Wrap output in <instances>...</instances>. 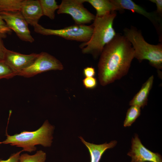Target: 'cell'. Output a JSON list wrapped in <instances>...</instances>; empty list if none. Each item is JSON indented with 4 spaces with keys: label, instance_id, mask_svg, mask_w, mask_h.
Returning a JSON list of instances; mask_svg holds the SVG:
<instances>
[{
    "label": "cell",
    "instance_id": "7402d4cb",
    "mask_svg": "<svg viewBox=\"0 0 162 162\" xmlns=\"http://www.w3.org/2000/svg\"><path fill=\"white\" fill-rule=\"evenodd\" d=\"M82 82L85 87L88 89L94 88L97 85L96 79L94 77H86L83 80Z\"/></svg>",
    "mask_w": 162,
    "mask_h": 162
},
{
    "label": "cell",
    "instance_id": "52a82bcc",
    "mask_svg": "<svg viewBox=\"0 0 162 162\" xmlns=\"http://www.w3.org/2000/svg\"><path fill=\"white\" fill-rule=\"evenodd\" d=\"M84 0H62L59 5L57 13L70 15L76 25L90 23L94 21L95 16L84 7Z\"/></svg>",
    "mask_w": 162,
    "mask_h": 162
},
{
    "label": "cell",
    "instance_id": "9c48e42d",
    "mask_svg": "<svg viewBox=\"0 0 162 162\" xmlns=\"http://www.w3.org/2000/svg\"><path fill=\"white\" fill-rule=\"evenodd\" d=\"M127 155L131 158L132 162H162L161 155L146 148L142 143L137 134L132 138L131 149Z\"/></svg>",
    "mask_w": 162,
    "mask_h": 162
},
{
    "label": "cell",
    "instance_id": "484cf974",
    "mask_svg": "<svg viewBox=\"0 0 162 162\" xmlns=\"http://www.w3.org/2000/svg\"><path fill=\"white\" fill-rule=\"evenodd\" d=\"M151 2L155 4L157 6V13L162 16V0H150Z\"/></svg>",
    "mask_w": 162,
    "mask_h": 162
},
{
    "label": "cell",
    "instance_id": "4316f807",
    "mask_svg": "<svg viewBox=\"0 0 162 162\" xmlns=\"http://www.w3.org/2000/svg\"><path fill=\"white\" fill-rule=\"evenodd\" d=\"M2 144L1 142H0V144Z\"/></svg>",
    "mask_w": 162,
    "mask_h": 162
},
{
    "label": "cell",
    "instance_id": "5b68a950",
    "mask_svg": "<svg viewBox=\"0 0 162 162\" xmlns=\"http://www.w3.org/2000/svg\"><path fill=\"white\" fill-rule=\"evenodd\" d=\"M34 28L36 32L43 35H56L82 43L89 40L93 30V24L90 26L75 24L62 29H53L46 28L38 23Z\"/></svg>",
    "mask_w": 162,
    "mask_h": 162
},
{
    "label": "cell",
    "instance_id": "83f0119b",
    "mask_svg": "<svg viewBox=\"0 0 162 162\" xmlns=\"http://www.w3.org/2000/svg\"><path fill=\"white\" fill-rule=\"evenodd\" d=\"M130 162H132L131 161Z\"/></svg>",
    "mask_w": 162,
    "mask_h": 162
},
{
    "label": "cell",
    "instance_id": "8fae6325",
    "mask_svg": "<svg viewBox=\"0 0 162 162\" xmlns=\"http://www.w3.org/2000/svg\"><path fill=\"white\" fill-rule=\"evenodd\" d=\"M112 2L120 10L127 9L133 12L136 13L143 16L149 20L159 32L161 31L162 22L161 18L158 14L154 12H149L142 7L137 5L131 0H111Z\"/></svg>",
    "mask_w": 162,
    "mask_h": 162
},
{
    "label": "cell",
    "instance_id": "9a60e30c",
    "mask_svg": "<svg viewBox=\"0 0 162 162\" xmlns=\"http://www.w3.org/2000/svg\"><path fill=\"white\" fill-rule=\"evenodd\" d=\"M84 1L89 3L95 9V16L97 17H102L116 10H120L111 0H84Z\"/></svg>",
    "mask_w": 162,
    "mask_h": 162
},
{
    "label": "cell",
    "instance_id": "ffe728a7",
    "mask_svg": "<svg viewBox=\"0 0 162 162\" xmlns=\"http://www.w3.org/2000/svg\"><path fill=\"white\" fill-rule=\"evenodd\" d=\"M16 76L4 60H0V80L11 79Z\"/></svg>",
    "mask_w": 162,
    "mask_h": 162
},
{
    "label": "cell",
    "instance_id": "8992f818",
    "mask_svg": "<svg viewBox=\"0 0 162 162\" xmlns=\"http://www.w3.org/2000/svg\"><path fill=\"white\" fill-rule=\"evenodd\" d=\"M63 68L62 64L55 57L46 52H42L30 65L20 71L17 76L29 78L44 72Z\"/></svg>",
    "mask_w": 162,
    "mask_h": 162
},
{
    "label": "cell",
    "instance_id": "7a4b0ae2",
    "mask_svg": "<svg viewBox=\"0 0 162 162\" xmlns=\"http://www.w3.org/2000/svg\"><path fill=\"white\" fill-rule=\"evenodd\" d=\"M116 16L115 11L102 17L95 16L92 24L93 30L90 39L79 46L83 53L91 54L94 57L101 54L104 46L116 34L113 27Z\"/></svg>",
    "mask_w": 162,
    "mask_h": 162
},
{
    "label": "cell",
    "instance_id": "3957f363",
    "mask_svg": "<svg viewBox=\"0 0 162 162\" xmlns=\"http://www.w3.org/2000/svg\"><path fill=\"white\" fill-rule=\"evenodd\" d=\"M54 129V127L46 120L39 129L34 131H24L13 135H10L6 132V138L1 143L21 147L23 148L22 151L31 152L36 150L37 145L50 146Z\"/></svg>",
    "mask_w": 162,
    "mask_h": 162
},
{
    "label": "cell",
    "instance_id": "44dd1931",
    "mask_svg": "<svg viewBox=\"0 0 162 162\" xmlns=\"http://www.w3.org/2000/svg\"><path fill=\"white\" fill-rule=\"evenodd\" d=\"M12 32L0 15V36L5 38L7 34H10Z\"/></svg>",
    "mask_w": 162,
    "mask_h": 162
},
{
    "label": "cell",
    "instance_id": "5bb4252c",
    "mask_svg": "<svg viewBox=\"0 0 162 162\" xmlns=\"http://www.w3.org/2000/svg\"><path fill=\"white\" fill-rule=\"evenodd\" d=\"M154 77L151 76L143 84L138 92L130 101L129 105L136 106L140 108H143L147 104L150 92L152 86Z\"/></svg>",
    "mask_w": 162,
    "mask_h": 162
},
{
    "label": "cell",
    "instance_id": "6da1fadb",
    "mask_svg": "<svg viewBox=\"0 0 162 162\" xmlns=\"http://www.w3.org/2000/svg\"><path fill=\"white\" fill-rule=\"evenodd\" d=\"M100 55L98 64V78L103 86L125 75L134 58L130 42L124 35L117 34L106 45Z\"/></svg>",
    "mask_w": 162,
    "mask_h": 162
},
{
    "label": "cell",
    "instance_id": "7c38bea8",
    "mask_svg": "<svg viewBox=\"0 0 162 162\" xmlns=\"http://www.w3.org/2000/svg\"><path fill=\"white\" fill-rule=\"evenodd\" d=\"M28 24L34 27L43 16L39 0H25L20 11Z\"/></svg>",
    "mask_w": 162,
    "mask_h": 162
},
{
    "label": "cell",
    "instance_id": "e0dca14e",
    "mask_svg": "<svg viewBox=\"0 0 162 162\" xmlns=\"http://www.w3.org/2000/svg\"><path fill=\"white\" fill-rule=\"evenodd\" d=\"M25 0H0V12L20 11Z\"/></svg>",
    "mask_w": 162,
    "mask_h": 162
},
{
    "label": "cell",
    "instance_id": "d4e9b609",
    "mask_svg": "<svg viewBox=\"0 0 162 162\" xmlns=\"http://www.w3.org/2000/svg\"><path fill=\"white\" fill-rule=\"evenodd\" d=\"M0 37V60H4L7 49L4 44L3 39Z\"/></svg>",
    "mask_w": 162,
    "mask_h": 162
},
{
    "label": "cell",
    "instance_id": "277c9868",
    "mask_svg": "<svg viewBox=\"0 0 162 162\" xmlns=\"http://www.w3.org/2000/svg\"><path fill=\"white\" fill-rule=\"evenodd\" d=\"M124 36L132 45L134 58L140 62L144 60L157 69H162V45L150 44L146 42L141 32L133 27L125 28Z\"/></svg>",
    "mask_w": 162,
    "mask_h": 162
},
{
    "label": "cell",
    "instance_id": "603a6c76",
    "mask_svg": "<svg viewBox=\"0 0 162 162\" xmlns=\"http://www.w3.org/2000/svg\"><path fill=\"white\" fill-rule=\"evenodd\" d=\"M22 150L12 154L7 160H2L0 159V162H18L20 153Z\"/></svg>",
    "mask_w": 162,
    "mask_h": 162
},
{
    "label": "cell",
    "instance_id": "d6986e66",
    "mask_svg": "<svg viewBox=\"0 0 162 162\" xmlns=\"http://www.w3.org/2000/svg\"><path fill=\"white\" fill-rule=\"evenodd\" d=\"M140 108L136 106H131L128 110L124 122V127L130 126L140 116Z\"/></svg>",
    "mask_w": 162,
    "mask_h": 162
},
{
    "label": "cell",
    "instance_id": "ac0fdd59",
    "mask_svg": "<svg viewBox=\"0 0 162 162\" xmlns=\"http://www.w3.org/2000/svg\"><path fill=\"white\" fill-rule=\"evenodd\" d=\"M46 158V153L42 150H39L32 155L26 153L21 154L18 162H45Z\"/></svg>",
    "mask_w": 162,
    "mask_h": 162
},
{
    "label": "cell",
    "instance_id": "2e32d148",
    "mask_svg": "<svg viewBox=\"0 0 162 162\" xmlns=\"http://www.w3.org/2000/svg\"><path fill=\"white\" fill-rule=\"evenodd\" d=\"M44 15L51 20L55 19L56 10L58 9L59 5L55 0H39Z\"/></svg>",
    "mask_w": 162,
    "mask_h": 162
},
{
    "label": "cell",
    "instance_id": "4fadbf2b",
    "mask_svg": "<svg viewBox=\"0 0 162 162\" xmlns=\"http://www.w3.org/2000/svg\"><path fill=\"white\" fill-rule=\"evenodd\" d=\"M81 141L88 150L90 154V162H99L104 152L107 149L113 148L116 145L117 141L113 140L108 143L97 145L86 141L82 136L79 137Z\"/></svg>",
    "mask_w": 162,
    "mask_h": 162
},
{
    "label": "cell",
    "instance_id": "30bf717a",
    "mask_svg": "<svg viewBox=\"0 0 162 162\" xmlns=\"http://www.w3.org/2000/svg\"><path fill=\"white\" fill-rule=\"evenodd\" d=\"M39 54H23L7 49L4 61L16 74L30 65Z\"/></svg>",
    "mask_w": 162,
    "mask_h": 162
},
{
    "label": "cell",
    "instance_id": "cb8c5ba5",
    "mask_svg": "<svg viewBox=\"0 0 162 162\" xmlns=\"http://www.w3.org/2000/svg\"><path fill=\"white\" fill-rule=\"evenodd\" d=\"M83 74L85 77H94L95 74L94 68L92 67H87L84 68Z\"/></svg>",
    "mask_w": 162,
    "mask_h": 162
},
{
    "label": "cell",
    "instance_id": "ba28073f",
    "mask_svg": "<svg viewBox=\"0 0 162 162\" xmlns=\"http://www.w3.org/2000/svg\"><path fill=\"white\" fill-rule=\"evenodd\" d=\"M0 15L8 27L13 31L20 40L30 43L34 41L28 28V24L20 11L1 12Z\"/></svg>",
    "mask_w": 162,
    "mask_h": 162
}]
</instances>
